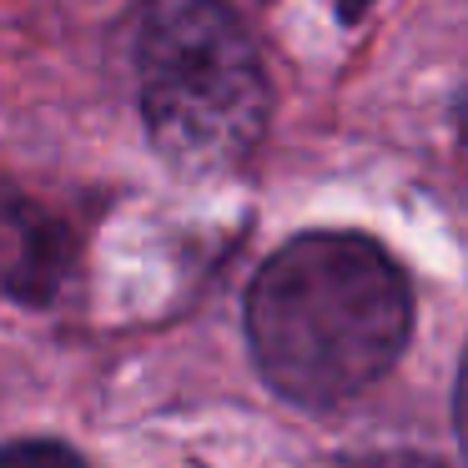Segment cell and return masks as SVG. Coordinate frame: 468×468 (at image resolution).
<instances>
[{"label":"cell","instance_id":"7a4b0ae2","mask_svg":"<svg viewBox=\"0 0 468 468\" xmlns=\"http://www.w3.org/2000/svg\"><path fill=\"white\" fill-rule=\"evenodd\" d=\"M136 96L162 162L232 172L267 132L272 86L227 0H146L136 16Z\"/></svg>","mask_w":468,"mask_h":468},{"label":"cell","instance_id":"8992f818","mask_svg":"<svg viewBox=\"0 0 468 468\" xmlns=\"http://www.w3.org/2000/svg\"><path fill=\"white\" fill-rule=\"evenodd\" d=\"M367 5H373V0H333V11L343 16V21H363Z\"/></svg>","mask_w":468,"mask_h":468},{"label":"cell","instance_id":"6da1fadb","mask_svg":"<svg viewBox=\"0 0 468 468\" xmlns=\"http://www.w3.org/2000/svg\"><path fill=\"white\" fill-rule=\"evenodd\" d=\"M413 327L398 262L357 232H307L257 272L247 337L282 398L333 408L393 367Z\"/></svg>","mask_w":468,"mask_h":468},{"label":"cell","instance_id":"3957f363","mask_svg":"<svg viewBox=\"0 0 468 468\" xmlns=\"http://www.w3.org/2000/svg\"><path fill=\"white\" fill-rule=\"evenodd\" d=\"M76 242L46 207L0 182V287L21 303H51L71 277Z\"/></svg>","mask_w":468,"mask_h":468},{"label":"cell","instance_id":"277c9868","mask_svg":"<svg viewBox=\"0 0 468 468\" xmlns=\"http://www.w3.org/2000/svg\"><path fill=\"white\" fill-rule=\"evenodd\" d=\"M0 468H86V458L51 438H26V443L0 448Z\"/></svg>","mask_w":468,"mask_h":468},{"label":"cell","instance_id":"52a82bcc","mask_svg":"<svg viewBox=\"0 0 468 468\" xmlns=\"http://www.w3.org/2000/svg\"><path fill=\"white\" fill-rule=\"evenodd\" d=\"M458 142H463V152H468V101L458 106Z\"/></svg>","mask_w":468,"mask_h":468},{"label":"cell","instance_id":"5b68a950","mask_svg":"<svg viewBox=\"0 0 468 468\" xmlns=\"http://www.w3.org/2000/svg\"><path fill=\"white\" fill-rule=\"evenodd\" d=\"M458 433H463V448H468V357H463V373H458Z\"/></svg>","mask_w":468,"mask_h":468}]
</instances>
